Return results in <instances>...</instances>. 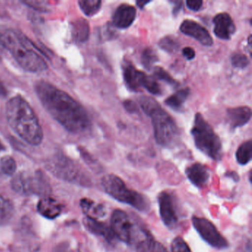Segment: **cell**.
Returning a JSON list of instances; mask_svg holds the SVG:
<instances>
[{
  "label": "cell",
  "instance_id": "cell-6",
  "mask_svg": "<svg viewBox=\"0 0 252 252\" xmlns=\"http://www.w3.org/2000/svg\"><path fill=\"white\" fill-rule=\"evenodd\" d=\"M191 133L196 147L200 151L213 160H221L222 148L220 139L200 113L195 115Z\"/></svg>",
  "mask_w": 252,
  "mask_h": 252
},
{
  "label": "cell",
  "instance_id": "cell-3",
  "mask_svg": "<svg viewBox=\"0 0 252 252\" xmlns=\"http://www.w3.org/2000/svg\"><path fill=\"white\" fill-rule=\"evenodd\" d=\"M138 100L143 111L151 118L156 142L166 147L175 144L179 137V129L172 116L151 97L141 96Z\"/></svg>",
  "mask_w": 252,
  "mask_h": 252
},
{
  "label": "cell",
  "instance_id": "cell-18",
  "mask_svg": "<svg viewBox=\"0 0 252 252\" xmlns=\"http://www.w3.org/2000/svg\"><path fill=\"white\" fill-rule=\"evenodd\" d=\"M124 79L126 86L131 91L138 92L143 88V82L146 73L140 71L132 64H126L124 69Z\"/></svg>",
  "mask_w": 252,
  "mask_h": 252
},
{
  "label": "cell",
  "instance_id": "cell-35",
  "mask_svg": "<svg viewBox=\"0 0 252 252\" xmlns=\"http://www.w3.org/2000/svg\"><path fill=\"white\" fill-rule=\"evenodd\" d=\"M187 8L193 11H198L203 6V1L201 0H187Z\"/></svg>",
  "mask_w": 252,
  "mask_h": 252
},
{
  "label": "cell",
  "instance_id": "cell-29",
  "mask_svg": "<svg viewBox=\"0 0 252 252\" xmlns=\"http://www.w3.org/2000/svg\"><path fill=\"white\" fill-rule=\"evenodd\" d=\"M143 88H145L149 93L155 95H160L162 90L160 85L158 83L154 77L146 75L143 82Z\"/></svg>",
  "mask_w": 252,
  "mask_h": 252
},
{
  "label": "cell",
  "instance_id": "cell-17",
  "mask_svg": "<svg viewBox=\"0 0 252 252\" xmlns=\"http://www.w3.org/2000/svg\"><path fill=\"white\" fill-rule=\"evenodd\" d=\"M84 224L88 231L93 234L104 237L109 243H113L116 239L111 227L108 226L104 222H100L98 220L87 217L84 220Z\"/></svg>",
  "mask_w": 252,
  "mask_h": 252
},
{
  "label": "cell",
  "instance_id": "cell-40",
  "mask_svg": "<svg viewBox=\"0 0 252 252\" xmlns=\"http://www.w3.org/2000/svg\"><path fill=\"white\" fill-rule=\"evenodd\" d=\"M150 1H137L136 4L140 8L143 9L144 8V6H146V5L150 3Z\"/></svg>",
  "mask_w": 252,
  "mask_h": 252
},
{
  "label": "cell",
  "instance_id": "cell-25",
  "mask_svg": "<svg viewBox=\"0 0 252 252\" xmlns=\"http://www.w3.org/2000/svg\"><path fill=\"white\" fill-rule=\"evenodd\" d=\"M14 214V206L8 199L0 194V224L8 222Z\"/></svg>",
  "mask_w": 252,
  "mask_h": 252
},
{
  "label": "cell",
  "instance_id": "cell-30",
  "mask_svg": "<svg viewBox=\"0 0 252 252\" xmlns=\"http://www.w3.org/2000/svg\"><path fill=\"white\" fill-rule=\"evenodd\" d=\"M154 75L156 78H157L159 80L163 81V82H166V84L171 85V86L174 87V88H177L179 85V83L162 67H155Z\"/></svg>",
  "mask_w": 252,
  "mask_h": 252
},
{
  "label": "cell",
  "instance_id": "cell-26",
  "mask_svg": "<svg viewBox=\"0 0 252 252\" xmlns=\"http://www.w3.org/2000/svg\"><path fill=\"white\" fill-rule=\"evenodd\" d=\"M79 7L88 17H93L99 11L101 7L100 0H82L79 1Z\"/></svg>",
  "mask_w": 252,
  "mask_h": 252
},
{
  "label": "cell",
  "instance_id": "cell-23",
  "mask_svg": "<svg viewBox=\"0 0 252 252\" xmlns=\"http://www.w3.org/2000/svg\"><path fill=\"white\" fill-rule=\"evenodd\" d=\"M73 34L78 42H86L90 35V27L88 22L85 20H77L73 24Z\"/></svg>",
  "mask_w": 252,
  "mask_h": 252
},
{
  "label": "cell",
  "instance_id": "cell-20",
  "mask_svg": "<svg viewBox=\"0 0 252 252\" xmlns=\"http://www.w3.org/2000/svg\"><path fill=\"white\" fill-rule=\"evenodd\" d=\"M80 206L84 213L88 218L98 219L105 216V207L102 204L95 203L94 200L88 198H83L81 200Z\"/></svg>",
  "mask_w": 252,
  "mask_h": 252
},
{
  "label": "cell",
  "instance_id": "cell-4",
  "mask_svg": "<svg viewBox=\"0 0 252 252\" xmlns=\"http://www.w3.org/2000/svg\"><path fill=\"white\" fill-rule=\"evenodd\" d=\"M0 43L11 53L24 70L39 73L48 68L45 60L34 50L29 48L24 39L14 31L0 29Z\"/></svg>",
  "mask_w": 252,
  "mask_h": 252
},
{
  "label": "cell",
  "instance_id": "cell-19",
  "mask_svg": "<svg viewBox=\"0 0 252 252\" xmlns=\"http://www.w3.org/2000/svg\"><path fill=\"white\" fill-rule=\"evenodd\" d=\"M62 206L55 199L44 197L37 204L39 213L48 219H55L62 212Z\"/></svg>",
  "mask_w": 252,
  "mask_h": 252
},
{
  "label": "cell",
  "instance_id": "cell-5",
  "mask_svg": "<svg viewBox=\"0 0 252 252\" xmlns=\"http://www.w3.org/2000/svg\"><path fill=\"white\" fill-rule=\"evenodd\" d=\"M103 189L115 200L129 205L139 212L150 210V203L147 197L138 191L127 188L122 178L113 174H109L101 179Z\"/></svg>",
  "mask_w": 252,
  "mask_h": 252
},
{
  "label": "cell",
  "instance_id": "cell-43",
  "mask_svg": "<svg viewBox=\"0 0 252 252\" xmlns=\"http://www.w3.org/2000/svg\"><path fill=\"white\" fill-rule=\"evenodd\" d=\"M2 48H3V47H2V45L0 43V54H2Z\"/></svg>",
  "mask_w": 252,
  "mask_h": 252
},
{
  "label": "cell",
  "instance_id": "cell-37",
  "mask_svg": "<svg viewBox=\"0 0 252 252\" xmlns=\"http://www.w3.org/2000/svg\"><path fill=\"white\" fill-rule=\"evenodd\" d=\"M183 55L187 60H191L195 57V51L190 47H186L182 50Z\"/></svg>",
  "mask_w": 252,
  "mask_h": 252
},
{
  "label": "cell",
  "instance_id": "cell-42",
  "mask_svg": "<svg viewBox=\"0 0 252 252\" xmlns=\"http://www.w3.org/2000/svg\"><path fill=\"white\" fill-rule=\"evenodd\" d=\"M2 150H5V147H4V145L2 144V142L0 141V151H2Z\"/></svg>",
  "mask_w": 252,
  "mask_h": 252
},
{
  "label": "cell",
  "instance_id": "cell-1",
  "mask_svg": "<svg viewBox=\"0 0 252 252\" xmlns=\"http://www.w3.org/2000/svg\"><path fill=\"white\" fill-rule=\"evenodd\" d=\"M47 111L69 132L80 133L91 125L86 110L69 94L49 82L39 81L35 87Z\"/></svg>",
  "mask_w": 252,
  "mask_h": 252
},
{
  "label": "cell",
  "instance_id": "cell-8",
  "mask_svg": "<svg viewBox=\"0 0 252 252\" xmlns=\"http://www.w3.org/2000/svg\"><path fill=\"white\" fill-rule=\"evenodd\" d=\"M48 168L59 178L82 186L90 185V180L70 159L64 156H55L48 163Z\"/></svg>",
  "mask_w": 252,
  "mask_h": 252
},
{
  "label": "cell",
  "instance_id": "cell-11",
  "mask_svg": "<svg viewBox=\"0 0 252 252\" xmlns=\"http://www.w3.org/2000/svg\"><path fill=\"white\" fill-rule=\"evenodd\" d=\"M160 218L163 224L168 228H172L178 222V211L173 196L170 193L162 191L158 198Z\"/></svg>",
  "mask_w": 252,
  "mask_h": 252
},
{
  "label": "cell",
  "instance_id": "cell-27",
  "mask_svg": "<svg viewBox=\"0 0 252 252\" xmlns=\"http://www.w3.org/2000/svg\"><path fill=\"white\" fill-rule=\"evenodd\" d=\"M17 170V163L11 156H4L0 159V172L4 175H13Z\"/></svg>",
  "mask_w": 252,
  "mask_h": 252
},
{
  "label": "cell",
  "instance_id": "cell-21",
  "mask_svg": "<svg viewBox=\"0 0 252 252\" xmlns=\"http://www.w3.org/2000/svg\"><path fill=\"white\" fill-rule=\"evenodd\" d=\"M190 94L189 88H184L177 91L171 96L165 100V104L175 111H181L184 108V104Z\"/></svg>",
  "mask_w": 252,
  "mask_h": 252
},
{
  "label": "cell",
  "instance_id": "cell-32",
  "mask_svg": "<svg viewBox=\"0 0 252 252\" xmlns=\"http://www.w3.org/2000/svg\"><path fill=\"white\" fill-rule=\"evenodd\" d=\"M172 252H191L187 242L181 237H176L171 244Z\"/></svg>",
  "mask_w": 252,
  "mask_h": 252
},
{
  "label": "cell",
  "instance_id": "cell-16",
  "mask_svg": "<svg viewBox=\"0 0 252 252\" xmlns=\"http://www.w3.org/2000/svg\"><path fill=\"white\" fill-rule=\"evenodd\" d=\"M252 117V111L247 106L234 107L227 110V118L231 129L244 126L249 123Z\"/></svg>",
  "mask_w": 252,
  "mask_h": 252
},
{
  "label": "cell",
  "instance_id": "cell-14",
  "mask_svg": "<svg viewBox=\"0 0 252 252\" xmlns=\"http://www.w3.org/2000/svg\"><path fill=\"white\" fill-rule=\"evenodd\" d=\"M136 17L135 7L122 4L118 7L113 17V23L119 29H126L132 26Z\"/></svg>",
  "mask_w": 252,
  "mask_h": 252
},
{
  "label": "cell",
  "instance_id": "cell-13",
  "mask_svg": "<svg viewBox=\"0 0 252 252\" xmlns=\"http://www.w3.org/2000/svg\"><path fill=\"white\" fill-rule=\"evenodd\" d=\"M214 33L217 37L223 40H228L236 31L235 25L229 14L220 13L213 19Z\"/></svg>",
  "mask_w": 252,
  "mask_h": 252
},
{
  "label": "cell",
  "instance_id": "cell-22",
  "mask_svg": "<svg viewBox=\"0 0 252 252\" xmlns=\"http://www.w3.org/2000/svg\"><path fill=\"white\" fill-rule=\"evenodd\" d=\"M137 252H169L164 246L153 239L141 240L136 246Z\"/></svg>",
  "mask_w": 252,
  "mask_h": 252
},
{
  "label": "cell",
  "instance_id": "cell-41",
  "mask_svg": "<svg viewBox=\"0 0 252 252\" xmlns=\"http://www.w3.org/2000/svg\"><path fill=\"white\" fill-rule=\"evenodd\" d=\"M5 88L2 87V84H0V94L1 95H4V94H5Z\"/></svg>",
  "mask_w": 252,
  "mask_h": 252
},
{
  "label": "cell",
  "instance_id": "cell-12",
  "mask_svg": "<svg viewBox=\"0 0 252 252\" xmlns=\"http://www.w3.org/2000/svg\"><path fill=\"white\" fill-rule=\"evenodd\" d=\"M180 31L184 34L191 36L204 46L213 45V39L210 33L203 26L192 20H185L181 23Z\"/></svg>",
  "mask_w": 252,
  "mask_h": 252
},
{
  "label": "cell",
  "instance_id": "cell-31",
  "mask_svg": "<svg viewBox=\"0 0 252 252\" xmlns=\"http://www.w3.org/2000/svg\"><path fill=\"white\" fill-rule=\"evenodd\" d=\"M158 61V57L156 52L151 48H146L141 56V63L145 68L150 70L154 63Z\"/></svg>",
  "mask_w": 252,
  "mask_h": 252
},
{
  "label": "cell",
  "instance_id": "cell-15",
  "mask_svg": "<svg viewBox=\"0 0 252 252\" xmlns=\"http://www.w3.org/2000/svg\"><path fill=\"white\" fill-rule=\"evenodd\" d=\"M186 175L190 182L195 187L202 188L209 182L210 172L205 165L194 163L186 169Z\"/></svg>",
  "mask_w": 252,
  "mask_h": 252
},
{
  "label": "cell",
  "instance_id": "cell-34",
  "mask_svg": "<svg viewBox=\"0 0 252 252\" xmlns=\"http://www.w3.org/2000/svg\"><path fill=\"white\" fill-rule=\"evenodd\" d=\"M23 3L29 5V7L39 10V11H47L48 10V2L42 1H24Z\"/></svg>",
  "mask_w": 252,
  "mask_h": 252
},
{
  "label": "cell",
  "instance_id": "cell-38",
  "mask_svg": "<svg viewBox=\"0 0 252 252\" xmlns=\"http://www.w3.org/2000/svg\"><path fill=\"white\" fill-rule=\"evenodd\" d=\"M172 3H174L173 15L174 17H176L179 14L181 10L183 8V2L181 1H172Z\"/></svg>",
  "mask_w": 252,
  "mask_h": 252
},
{
  "label": "cell",
  "instance_id": "cell-10",
  "mask_svg": "<svg viewBox=\"0 0 252 252\" xmlns=\"http://www.w3.org/2000/svg\"><path fill=\"white\" fill-rule=\"evenodd\" d=\"M111 227L116 239L126 244H130L132 240L133 224L126 212L116 209L111 216Z\"/></svg>",
  "mask_w": 252,
  "mask_h": 252
},
{
  "label": "cell",
  "instance_id": "cell-39",
  "mask_svg": "<svg viewBox=\"0 0 252 252\" xmlns=\"http://www.w3.org/2000/svg\"><path fill=\"white\" fill-rule=\"evenodd\" d=\"M225 176L229 177V178H232V179L235 181H238V180L240 179L239 175L234 172H228L225 174Z\"/></svg>",
  "mask_w": 252,
  "mask_h": 252
},
{
  "label": "cell",
  "instance_id": "cell-7",
  "mask_svg": "<svg viewBox=\"0 0 252 252\" xmlns=\"http://www.w3.org/2000/svg\"><path fill=\"white\" fill-rule=\"evenodd\" d=\"M13 189L22 194L45 195L51 192V185L42 172H22L17 174L11 181Z\"/></svg>",
  "mask_w": 252,
  "mask_h": 252
},
{
  "label": "cell",
  "instance_id": "cell-28",
  "mask_svg": "<svg viewBox=\"0 0 252 252\" xmlns=\"http://www.w3.org/2000/svg\"><path fill=\"white\" fill-rule=\"evenodd\" d=\"M159 46L163 51L169 54L177 52L180 48V44L175 38L171 36H166L162 38L158 43Z\"/></svg>",
  "mask_w": 252,
  "mask_h": 252
},
{
  "label": "cell",
  "instance_id": "cell-9",
  "mask_svg": "<svg viewBox=\"0 0 252 252\" xmlns=\"http://www.w3.org/2000/svg\"><path fill=\"white\" fill-rule=\"evenodd\" d=\"M191 222L194 229L208 244L218 249H225L228 247V241L209 220L193 216Z\"/></svg>",
  "mask_w": 252,
  "mask_h": 252
},
{
  "label": "cell",
  "instance_id": "cell-36",
  "mask_svg": "<svg viewBox=\"0 0 252 252\" xmlns=\"http://www.w3.org/2000/svg\"><path fill=\"white\" fill-rule=\"evenodd\" d=\"M124 107L126 109V111L129 113H137L138 112V106L135 104V102L131 101V100H126L124 102Z\"/></svg>",
  "mask_w": 252,
  "mask_h": 252
},
{
  "label": "cell",
  "instance_id": "cell-33",
  "mask_svg": "<svg viewBox=\"0 0 252 252\" xmlns=\"http://www.w3.org/2000/svg\"><path fill=\"white\" fill-rule=\"evenodd\" d=\"M231 64L236 68H245L249 64V60L243 54H234L231 57Z\"/></svg>",
  "mask_w": 252,
  "mask_h": 252
},
{
  "label": "cell",
  "instance_id": "cell-2",
  "mask_svg": "<svg viewBox=\"0 0 252 252\" xmlns=\"http://www.w3.org/2000/svg\"><path fill=\"white\" fill-rule=\"evenodd\" d=\"M5 114L11 129L23 141L37 146L43 139V132L37 116L23 97L15 96L6 104Z\"/></svg>",
  "mask_w": 252,
  "mask_h": 252
},
{
  "label": "cell",
  "instance_id": "cell-24",
  "mask_svg": "<svg viewBox=\"0 0 252 252\" xmlns=\"http://www.w3.org/2000/svg\"><path fill=\"white\" fill-rule=\"evenodd\" d=\"M252 141L243 143L236 152V159L240 165H246L252 160Z\"/></svg>",
  "mask_w": 252,
  "mask_h": 252
}]
</instances>
